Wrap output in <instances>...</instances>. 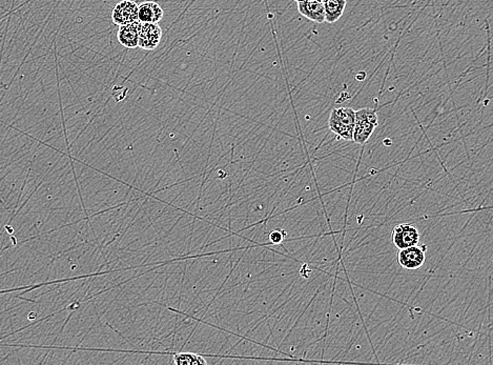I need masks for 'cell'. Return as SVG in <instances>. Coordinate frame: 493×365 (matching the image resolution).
Returning <instances> with one entry per match:
<instances>
[{
	"instance_id": "cell-1",
	"label": "cell",
	"mask_w": 493,
	"mask_h": 365,
	"mask_svg": "<svg viewBox=\"0 0 493 365\" xmlns=\"http://www.w3.org/2000/svg\"><path fill=\"white\" fill-rule=\"evenodd\" d=\"M354 120H356L354 110L352 108H338L332 110L328 126L330 131L341 139L352 141Z\"/></svg>"
},
{
	"instance_id": "cell-2",
	"label": "cell",
	"mask_w": 493,
	"mask_h": 365,
	"mask_svg": "<svg viewBox=\"0 0 493 365\" xmlns=\"http://www.w3.org/2000/svg\"><path fill=\"white\" fill-rule=\"evenodd\" d=\"M376 112L372 109H361L356 112L352 141L365 144L374 134L379 124Z\"/></svg>"
},
{
	"instance_id": "cell-3",
	"label": "cell",
	"mask_w": 493,
	"mask_h": 365,
	"mask_svg": "<svg viewBox=\"0 0 493 365\" xmlns=\"http://www.w3.org/2000/svg\"><path fill=\"white\" fill-rule=\"evenodd\" d=\"M427 246H410V248H401L398 253V262L401 268L405 270H414L422 268L426 256L425 253Z\"/></svg>"
},
{
	"instance_id": "cell-4",
	"label": "cell",
	"mask_w": 493,
	"mask_h": 365,
	"mask_svg": "<svg viewBox=\"0 0 493 365\" xmlns=\"http://www.w3.org/2000/svg\"><path fill=\"white\" fill-rule=\"evenodd\" d=\"M392 244L396 248H410L420 241V232L410 224H400L394 226L392 234Z\"/></svg>"
},
{
	"instance_id": "cell-5",
	"label": "cell",
	"mask_w": 493,
	"mask_h": 365,
	"mask_svg": "<svg viewBox=\"0 0 493 365\" xmlns=\"http://www.w3.org/2000/svg\"><path fill=\"white\" fill-rule=\"evenodd\" d=\"M162 30L158 23H141L138 38V47L146 51L157 49L161 41Z\"/></svg>"
},
{
	"instance_id": "cell-6",
	"label": "cell",
	"mask_w": 493,
	"mask_h": 365,
	"mask_svg": "<svg viewBox=\"0 0 493 365\" xmlns=\"http://www.w3.org/2000/svg\"><path fill=\"white\" fill-rule=\"evenodd\" d=\"M112 20L117 26H125L138 20V6L132 0H122L112 12Z\"/></svg>"
},
{
	"instance_id": "cell-7",
	"label": "cell",
	"mask_w": 493,
	"mask_h": 365,
	"mask_svg": "<svg viewBox=\"0 0 493 365\" xmlns=\"http://www.w3.org/2000/svg\"><path fill=\"white\" fill-rule=\"evenodd\" d=\"M299 13L316 23H325L324 3L318 0H305L298 3Z\"/></svg>"
},
{
	"instance_id": "cell-8",
	"label": "cell",
	"mask_w": 493,
	"mask_h": 365,
	"mask_svg": "<svg viewBox=\"0 0 493 365\" xmlns=\"http://www.w3.org/2000/svg\"><path fill=\"white\" fill-rule=\"evenodd\" d=\"M140 27L141 23L139 20H136L128 25L120 26L117 33V39L120 45L128 49H136L138 47Z\"/></svg>"
},
{
	"instance_id": "cell-9",
	"label": "cell",
	"mask_w": 493,
	"mask_h": 365,
	"mask_svg": "<svg viewBox=\"0 0 493 365\" xmlns=\"http://www.w3.org/2000/svg\"><path fill=\"white\" fill-rule=\"evenodd\" d=\"M163 15L162 8L154 1H145L138 6V20L141 23H158Z\"/></svg>"
},
{
	"instance_id": "cell-10",
	"label": "cell",
	"mask_w": 493,
	"mask_h": 365,
	"mask_svg": "<svg viewBox=\"0 0 493 365\" xmlns=\"http://www.w3.org/2000/svg\"><path fill=\"white\" fill-rule=\"evenodd\" d=\"M346 8V0H328L324 3L325 9V21L334 23L342 17Z\"/></svg>"
},
{
	"instance_id": "cell-11",
	"label": "cell",
	"mask_w": 493,
	"mask_h": 365,
	"mask_svg": "<svg viewBox=\"0 0 493 365\" xmlns=\"http://www.w3.org/2000/svg\"><path fill=\"white\" fill-rule=\"evenodd\" d=\"M286 232L284 230H280V228H274V230L270 233L268 235V238H270V244H280L283 242L285 239Z\"/></svg>"
},
{
	"instance_id": "cell-12",
	"label": "cell",
	"mask_w": 493,
	"mask_h": 365,
	"mask_svg": "<svg viewBox=\"0 0 493 365\" xmlns=\"http://www.w3.org/2000/svg\"><path fill=\"white\" fill-rule=\"evenodd\" d=\"M318 1H320V3H325L326 1H328V0H318Z\"/></svg>"
},
{
	"instance_id": "cell-13",
	"label": "cell",
	"mask_w": 493,
	"mask_h": 365,
	"mask_svg": "<svg viewBox=\"0 0 493 365\" xmlns=\"http://www.w3.org/2000/svg\"><path fill=\"white\" fill-rule=\"evenodd\" d=\"M296 3H300V1H305V0H294Z\"/></svg>"
}]
</instances>
